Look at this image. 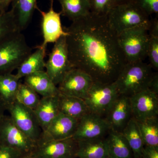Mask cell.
<instances>
[{"instance_id": "cell-1", "label": "cell", "mask_w": 158, "mask_h": 158, "mask_svg": "<svg viewBox=\"0 0 158 158\" xmlns=\"http://www.w3.org/2000/svg\"><path fill=\"white\" fill-rule=\"evenodd\" d=\"M64 29L73 67L88 74L94 81L115 82L127 62L106 16L90 12Z\"/></svg>"}, {"instance_id": "cell-2", "label": "cell", "mask_w": 158, "mask_h": 158, "mask_svg": "<svg viewBox=\"0 0 158 158\" xmlns=\"http://www.w3.org/2000/svg\"><path fill=\"white\" fill-rule=\"evenodd\" d=\"M152 69L144 61L126 63L114 82L118 94L130 97L149 89L155 73Z\"/></svg>"}, {"instance_id": "cell-3", "label": "cell", "mask_w": 158, "mask_h": 158, "mask_svg": "<svg viewBox=\"0 0 158 158\" xmlns=\"http://www.w3.org/2000/svg\"><path fill=\"white\" fill-rule=\"evenodd\" d=\"M32 53L21 31H17L0 40V75L11 73Z\"/></svg>"}, {"instance_id": "cell-4", "label": "cell", "mask_w": 158, "mask_h": 158, "mask_svg": "<svg viewBox=\"0 0 158 158\" xmlns=\"http://www.w3.org/2000/svg\"><path fill=\"white\" fill-rule=\"evenodd\" d=\"M110 27L117 35L123 31L150 22V16L134 0L116 4L106 15Z\"/></svg>"}, {"instance_id": "cell-5", "label": "cell", "mask_w": 158, "mask_h": 158, "mask_svg": "<svg viewBox=\"0 0 158 158\" xmlns=\"http://www.w3.org/2000/svg\"><path fill=\"white\" fill-rule=\"evenodd\" d=\"M150 22L126 30L118 35V44L127 62L144 61L147 58Z\"/></svg>"}, {"instance_id": "cell-6", "label": "cell", "mask_w": 158, "mask_h": 158, "mask_svg": "<svg viewBox=\"0 0 158 158\" xmlns=\"http://www.w3.org/2000/svg\"><path fill=\"white\" fill-rule=\"evenodd\" d=\"M118 94L115 82L94 81L84 99L90 113L105 118Z\"/></svg>"}, {"instance_id": "cell-7", "label": "cell", "mask_w": 158, "mask_h": 158, "mask_svg": "<svg viewBox=\"0 0 158 158\" xmlns=\"http://www.w3.org/2000/svg\"><path fill=\"white\" fill-rule=\"evenodd\" d=\"M14 124L37 144L43 133L34 110L15 101L6 106Z\"/></svg>"}, {"instance_id": "cell-8", "label": "cell", "mask_w": 158, "mask_h": 158, "mask_svg": "<svg viewBox=\"0 0 158 158\" xmlns=\"http://www.w3.org/2000/svg\"><path fill=\"white\" fill-rule=\"evenodd\" d=\"M45 64V72L54 84L58 86L66 73L73 68L69 58L66 36L55 43Z\"/></svg>"}, {"instance_id": "cell-9", "label": "cell", "mask_w": 158, "mask_h": 158, "mask_svg": "<svg viewBox=\"0 0 158 158\" xmlns=\"http://www.w3.org/2000/svg\"><path fill=\"white\" fill-rule=\"evenodd\" d=\"M0 142L24 155L31 154L36 144L5 114L0 118Z\"/></svg>"}, {"instance_id": "cell-10", "label": "cell", "mask_w": 158, "mask_h": 158, "mask_svg": "<svg viewBox=\"0 0 158 158\" xmlns=\"http://www.w3.org/2000/svg\"><path fill=\"white\" fill-rule=\"evenodd\" d=\"M77 148V142L73 138L40 141L31 155L34 158H74Z\"/></svg>"}, {"instance_id": "cell-11", "label": "cell", "mask_w": 158, "mask_h": 158, "mask_svg": "<svg viewBox=\"0 0 158 158\" xmlns=\"http://www.w3.org/2000/svg\"><path fill=\"white\" fill-rule=\"evenodd\" d=\"M93 82L88 74L73 68L66 73L57 87L61 94L84 99Z\"/></svg>"}, {"instance_id": "cell-12", "label": "cell", "mask_w": 158, "mask_h": 158, "mask_svg": "<svg viewBox=\"0 0 158 158\" xmlns=\"http://www.w3.org/2000/svg\"><path fill=\"white\" fill-rule=\"evenodd\" d=\"M110 130V125L104 117L90 113L79 119L73 138L78 141L105 138Z\"/></svg>"}, {"instance_id": "cell-13", "label": "cell", "mask_w": 158, "mask_h": 158, "mask_svg": "<svg viewBox=\"0 0 158 158\" xmlns=\"http://www.w3.org/2000/svg\"><path fill=\"white\" fill-rule=\"evenodd\" d=\"M129 98L133 117L137 121L158 117V94L148 89Z\"/></svg>"}, {"instance_id": "cell-14", "label": "cell", "mask_w": 158, "mask_h": 158, "mask_svg": "<svg viewBox=\"0 0 158 158\" xmlns=\"http://www.w3.org/2000/svg\"><path fill=\"white\" fill-rule=\"evenodd\" d=\"M54 0H51V7L47 12L41 11L36 7L42 16L41 28L43 42L42 45L47 47L49 43H55L63 36H67V33L63 29L61 23V12H57L53 9Z\"/></svg>"}, {"instance_id": "cell-15", "label": "cell", "mask_w": 158, "mask_h": 158, "mask_svg": "<svg viewBox=\"0 0 158 158\" xmlns=\"http://www.w3.org/2000/svg\"><path fill=\"white\" fill-rule=\"evenodd\" d=\"M132 117L130 98L119 94L105 118L110 129L121 133Z\"/></svg>"}, {"instance_id": "cell-16", "label": "cell", "mask_w": 158, "mask_h": 158, "mask_svg": "<svg viewBox=\"0 0 158 158\" xmlns=\"http://www.w3.org/2000/svg\"><path fill=\"white\" fill-rule=\"evenodd\" d=\"M79 120L59 113L47 129L42 133L39 141L63 140L73 138L76 131Z\"/></svg>"}, {"instance_id": "cell-17", "label": "cell", "mask_w": 158, "mask_h": 158, "mask_svg": "<svg viewBox=\"0 0 158 158\" xmlns=\"http://www.w3.org/2000/svg\"><path fill=\"white\" fill-rule=\"evenodd\" d=\"M42 97L34 112L43 132L59 114V95Z\"/></svg>"}, {"instance_id": "cell-18", "label": "cell", "mask_w": 158, "mask_h": 158, "mask_svg": "<svg viewBox=\"0 0 158 158\" xmlns=\"http://www.w3.org/2000/svg\"><path fill=\"white\" fill-rule=\"evenodd\" d=\"M106 137L77 141V148L76 157L110 158L109 146Z\"/></svg>"}, {"instance_id": "cell-19", "label": "cell", "mask_w": 158, "mask_h": 158, "mask_svg": "<svg viewBox=\"0 0 158 158\" xmlns=\"http://www.w3.org/2000/svg\"><path fill=\"white\" fill-rule=\"evenodd\" d=\"M24 83L42 97L56 96L60 93L57 86L45 70L37 72L25 77Z\"/></svg>"}, {"instance_id": "cell-20", "label": "cell", "mask_w": 158, "mask_h": 158, "mask_svg": "<svg viewBox=\"0 0 158 158\" xmlns=\"http://www.w3.org/2000/svg\"><path fill=\"white\" fill-rule=\"evenodd\" d=\"M47 47L41 44L36 47V50L32 52L17 69L15 75L20 79L32 74L45 70Z\"/></svg>"}, {"instance_id": "cell-21", "label": "cell", "mask_w": 158, "mask_h": 158, "mask_svg": "<svg viewBox=\"0 0 158 158\" xmlns=\"http://www.w3.org/2000/svg\"><path fill=\"white\" fill-rule=\"evenodd\" d=\"M59 107L60 113L78 120L90 113L84 99L60 93L59 95Z\"/></svg>"}, {"instance_id": "cell-22", "label": "cell", "mask_w": 158, "mask_h": 158, "mask_svg": "<svg viewBox=\"0 0 158 158\" xmlns=\"http://www.w3.org/2000/svg\"><path fill=\"white\" fill-rule=\"evenodd\" d=\"M106 138L110 158H134L132 151L121 133L110 129Z\"/></svg>"}, {"instance_id": "cell-23", "label": "cell", "mask_w": 158, "mask_h": 158, "mask_svg": "<svg viewBox=\"0 0 158 158\" xmlns=\"http://www.w3.org/2000/svg\"><path fill=\"white\" fill-rule=\"evenodd\" d=\"M37 0H13L11 9L17 23L19 29L22 31L29 24L34 9L37 7Z\"/></svg>"}, {"instance_id": "cell-24", "label": "cell", "mask_w": 158, "mask_h": 158, "mask_svg": "<svg viewBox=\"0 0 158 158\" xmlns=\"http://www.w3.org/2000/svg\"><path fill=\"white\" fill-rule=\"evenodd\" d=\"M61 15L72 22L86 16L90 12V0H58Z\"/></svg>"}, {"instance_id": "cell-25", "label": "cell", "mask_w": 158, "mask_h": 158, "mask_svg": "<svg viewBox=\"0 0 158 158\" xmlns=\"http://www.w3.org/2000/svg\"><path fill=\"white\" fill-rule=\"evenodd\" d=\"M132 151L134 158H141L144 146L138 123L132 117L121 131Z\"/></svg>"}, {"instance_id": "cell-26", "label": "cell", "mask_w": 158, "mask_h": 158, "mask_svg": "<svg viewBox=\"0 0 158 158\" xmlns=\"http://www.w3.org/2000/svg\"><path fill=\"white\" fill-rule=\"evenodd\" d=\"M19 80L11 73L0 75V98L6 106L15 101Z\"/></svg>"}, {"instance_id": "cell-27", "label": "cell", "mask_w": 158, "mask_h": 158, "mask_svg": "<svg viewBox=\"0 0 158 158\" xmlns=\"http://www.w3.org/2000/svg\"><path fill=\"white\" fill-rule=\"evenodd\" d=\"M137 122L144 145L158 147V117Z\"/></svg>"}, {"instance_id": "cell-28", "label": "cell", "mask_w": 158, "mask_h": 158, "mask_svg": "<svg viewBox=\"0 0 158 158\" xmlns=\"http://www.w3.org/2000/svg\"><path fill=\"white\" fill-rule=\"evenodd\" d=\"M40 98L34 90L26 84L20 83L15 101L27 107L34 110L39 103Z\"/></svg>"}, {"instance_id": "cell-29", "label": "cell", "mask_w": 158, "mask_h": 158, "mask_svg": "<svg viewBox=\"0 0 158 158\" xmlns=\"http://www.w3.org/2000/svg\"><path fill=\"white\" fill-rule=\"evenodd\" d=\"M17 31H20L12 11L0 9V40Z\"/></svg>"}, {"instance_id": "cell-30", "label": "cell", "mask_w": 158, "mask_h": 158, "mask_svg": "<svg viewBox=\"0 0 158 158\" xmlns=\"http://www.w3.org/2000/svg\"><path fill=\"white\" fill-rule=\"evenodd\" d=\"M149 40L147 57L153 69L158 70V33H149Z\"/></svg>"}, {"instance_id": "cell-31", "label": "cell", "mask_w": 158, "mask_h": 158, "mask_svg": "<svg viewBox=\"0 0 158 158\" xmlns=\"http://www.w3.org/2000/svg\"><path fill=\"white\" fill-rule=\"evenodd\" d=\"M90 12L101 16H106L116 5V0H90Z\"/></svg>"}, {"instance_id": "cell-32", "label": "cell", "mask_w": 158, "mask_h": 158, "mask_svg": "<svg viewBox=\"0 0 158 158\" xmlns=\"http://www.w3.org/2000/svg\"><path fill=\"white\" fill-rule=\"evenodd\" d=\"M139 7L149 16H158V0H134Z\"/></svg>"}, {"instance_id": "cell-33", "label": "cell", "mask_w": 158, "mask_h": 158, "mask_svg": "<svg viewBox=\"0 0 158 158\" xmlns=\"http://www.w3.org/2000/svg\"><path fill=\"white\" fill-rule=\"evenodd\" d=\"M24 155L0 142V158H21Z\"/></svg>"}, {"instance_id": "cell-34", "label": "cell", "mask_w": 158, "mask_h": 158, "mask_svg": "<svg viewBox=\"0 0 158 158\" xmlns=\"http://www.w3.org/2000/svg\"><path fill=\"white\" fill-rule=\"evenodd\" d=\"M141 158H158V147L144 145Z\"/></svg>"}, {"instance_id": "cell-35", "label": "cell", "mask_w": 158, "mask_h": 158, "mask_svg": "<svg viewBox=\"0 0 158 158\" xmlns=\"http://www.w3.org/2000/svg\"><path fill=\"white\" fill-rule=\"evenodd\" d=\"M13 0H0V9L3 11H7L10 4Z\"/></svg>"}, {"instance_id": "cell-36", "label": "cell", "mask_w": 158, "mask_h": 158, "mask_svg": "<svg viewBox=\"0 0 158 158\" xmlns=\"http://www.w3.org/2000/svg\"><path fill=\"white\" fill-rule=\"evenodd\" d=\"M6 111V105L0 98V118L5 115V112Z\"/></svg>"}, {"instance_id": "cell-37", "label": "cell", "mask_w": 158, "mask_h": 158, "mask_svg": "<svg viewBox=\"0 0 158 158\" xmlns=\"http://www.w3.org/2000/svg\"><path fill=\"white\" fill-rule=\"evenodd\" d=\"M130 1V0H116V4H118V3H121L124 2H127V1Z\"/></svg>"}, {"instance_id": "cell-38", "label": "cell", "mask_w": 158, "mask_h": 158, "mask_svg": "<svg viewBox=\"0 0 158 158\" xmlns=\"http://www.w3.org/2000/svg\"><path fill=\"white\" fill-rule=\"evenodd\" d=\"M21 158H34V157L30 155H26L22 157Z\"/></svg>"}, {"instance_id": "cell-39", "label": "cell", "mask_w": 158, "mask_h": 158, "mask_svg": "<svg viewBox=\"0 0 158 158\" xmlns=\"http://www.w3.org/2000/svg\"><path fill=\"white\" fill-rule=\"evenodd\" d=\"M78 158L76 157V158Z\"/></svg>"}]
</instances>
